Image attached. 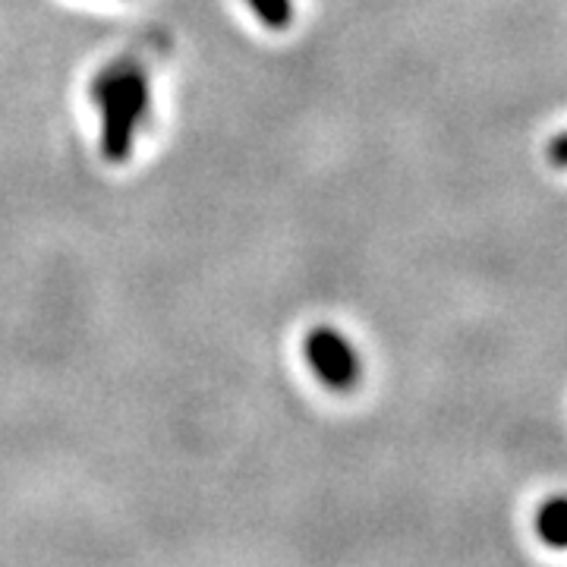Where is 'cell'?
<instances>
[{"label":"cell","instance_id":"cell-1","mask_svg":"<svg viewBox=\"0 0 567 567\" xmlns=\"http://www.w3.org/2000/svg\"><path fill=\"white\" fill-rule=\"evenodd\" d=\"M303 350L312 372L334 391H350L363 379V360H360L357 347L350 344L338 328L316 324L306 334Z\"/></svg>","mask_w":567,"mask_h":567},{"label":"cell","instance_id":"cell-2","mask_svg":"<svg viewBox=\"0 0 567 567\" xmlns=\"http://www.w3.org/2000/svg\"><path fill=\"white\" fill-rule=\"evenodd\" d=\"M92 102L102 111V155L111 164H123L136 148V130L140 123L126 111L121 95L114 92V82L107 73L92 82Z\"/></svg>","mask_w":567,"mask_h":567},{"label":"cell","instance_id":"cell-3","mask_svg":"<svg viewBox=\"0 0 567 567\" xmlns=\"http://www.w3.org/2000/svg\"><path fill=\"white\" fill-rule=\"evenodd\" d=\"M107 76L114 82V92L121 95V102L126 104V111L142 126L148 121V111H152V89H148L145 73L140 66H114V70H107Z\"/></svg>","mask_w":567,"mask_h":567},{"label":"cell","instance_id":"cell-4","mask_svg":"<svg viewBox=\"0 0 567 567\" xmlns=\"http://www.w3.org/2000/svg\"><path fill=\"white\" fill-rule=\"evenodd\" d=\"M536 533L548 548L567 551V495L548 498L546 505L536 511Z\"/></svg>","mask_w":567,"mask_h":567},{"label":"cell","instance_id":"cell-5","mask_svg":"<svg viewBox=\"0 0 567 567\" xmlns=\"http://www.w3.org/2000/svg\"><path fill=\"white\" fill-rule=\"evenodd\" d=\"M256 13V20L268 29H287L293 22V0H246Z\"/></svg>","mask_w":567,"mask_h":567},{"label":"cell","instance_id":"cell-6","mask_svg":"<svg viewBox=\"0 0 567 567\" xmlns=\"http://www.w3.org/2000/svg\"><path fill=\"white\" fill-rule=\"evenodd\" d=\"M546 155H548V162L555 164V167H567V130L548 140Z\"/></svg>","mask_w":567,"mask_h":567}]
</instances>
